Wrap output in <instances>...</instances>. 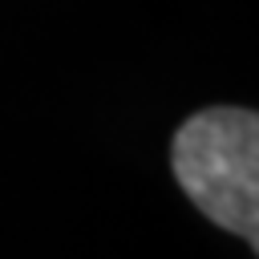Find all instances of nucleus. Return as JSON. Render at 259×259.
Segmentation results:
<instances>
[{
  "label": "nucleus",
  "instance_id": "nucleus-1",
  "mask_svg": "<svg viewBox=\"0 0 259 259\" xmlns=\"http://www.w3.org/2000/svg\"><path fill=\"white\" fill-rule=\"evenodd\" d=\"M170 166L190 202L223 231L259 243V117L239 105H210L186 117Z\"/></svg>",
  "mask_w": 259,
  "mask_h": 259
}]
</instances>
